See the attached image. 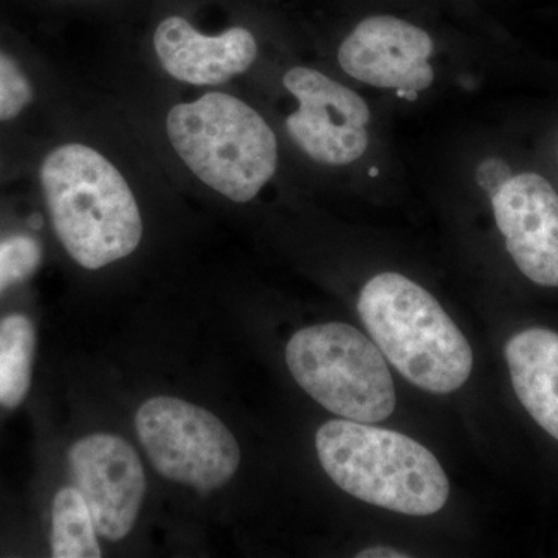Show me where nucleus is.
<instances>
[{
	"mask_svg": "<svg viewBox=\"0 0 558 558\" xmlns=\"http://www.w3.org/2000/svg\"><path fill=\"white\" fill-rule=\"evenodd\" d=\"M36 179L54 236L81 267L102 269L138 248L137 199L100 150L73 142L54 146L40 157Z\"/></svg>",
	"mask_w": 558,
	"mask_h": 558,
	"instance_id": "obj_1",
	"label": "nucleus"
},
{
	"mask_svg": "<svg viewBox=\"0 0 558 558\" xmlns=\"http://www.w3.org/2000/svg\"><path fill=\"white\" fill-rule=\"evenodd\" d=\"M315 449L329 478L369 505L427 517L449 499V478L438 459L402 433L336 418L318 428Z\"/></svg>",
	"mask_w": 558,
	"mask_h": 558,
	"instance_id": "obj_2",
	"label": "nucleus"
},
{
	"mask_svg": "<svg viewBox=\"0 0 558 558\" xmlns=\"http://www.w3.org/2000/svg\"><path fill=\"white\" fill-rule=\"evenodd\" d=\"M357 310L384 357L411 384L449 395L468 381L473 352L438 300L413 279L385 271L363 286Z\"/></svg>",
	"mask_w": 558,
	"mask_h": 558,
	"instance_id": "obj_3",
	"label": "nucleus"
},
{
	"mask_svg": "<svg viewBox=\"0 0 558 558\" xmlns=\"http://www.w3.org/2000/svg\"><path fill=\"white\" fill-rule=\"evenodd\" d=\"M172 148L202 183L236 204L255 199L277 174L278 140L247 102L208 92L168 112Z\"/></svg>",
	"mask_w": 558,
	"mask_h": 558,
	"instance_id": "obj_4",
	"label": "nucleus"
},
{
	"mask_svg": "<svg viewBox=\"0 0 558 558\" xmlns=\"http://www.w3.org/2000/svg\"><path fill=\"white\" fill-rule=\"evenodd\" d=\"M293 379L330 413L377 424L396 409V389L374 341L344 323L299 330L286 348Z\"/></svg>",
	"mask_w": 558,
	"mask_h": 558,
	"instance_id": "obj_5",
	"label": "nucleus"
},
{
	"mask_svg": "<svg viewBox=\"0 0 558 558\" xmlns=\"http://www.w3.org/2000/svg\"><path fill=\"white\" fill-rule=\"evenodd\" d=\"M135 428L154 469L197 490L226 486L241 464L238 440L215 414L178 398L146 400Z\"/></svg>",
	"mask_w": 558,
	"mask_h": 558,
	"instance_id": "obj_6",
	"label": "nucleus"
},
{
	"mask_svg": "<svg viewBox=\"0 0 558 558\" xmlns=\"http://www.w3.org/2000/svg\"><path fill=\"white\" fill-rule=\"evenodd\" d=\"M282 83L299 102L286 120V130L311 160L344 167L365 156L371 109L357 92L304 65L290 69Z\"/></svg>",
	"mask_w": 558,
	"mask_h": 558,
	"instance_id": "obj_7",
	"label": "nucleus"
},
{
	"mask_svg": "<svg viewBox=\"0 0 558 558\" xmlns=\"http://www.w3.org/2000/svg\"><path fill=\"white\" fill-rule=\"evenodd\" d=\"M433 53L435 40L425 28L392 14H373L352 28L337 60L351 78L414 100L435 81Z\"/></svg>",
	"mask_w": 558,
	"mask_h": 558,
	"instance_id": "obj_8",
	"label": "nucleus"
},
{
	"mask_svg": "<svg viewBox=\"0 0 558 558\" xmlns=\"http://www.w3.org/2000/svg\"><path fill=\"white\" fill-rule=\"evenodd\" d=\"M68 465L98 535L110 542L126 537L146 492L145 470L134 447L120 436L95 433L70 447Z\"/></svg>",
	"mask_w": 558,
	"mask_h": 558,
	"instance_id": "obj_9",
	"label": "nucleus"
},
{
	"mask_svg": "<svg viewBox=\"0 0 558 558\" xmlns=\"http://www.w3.org/2000/svg\"><path fill=\"white\" fill-rule=\"evenodd\" d=\"M495 222L521 274L558 288V193L537 172L510 175L490 194Z\"/></svg>",
	"mask_w": 558,
	"mask_h": 558,
	"instance_id": "obj_10",
	"label": "nucleus"
},
{
	"mask_svg": "<svg viewBox=\"0 0 558 558\" xmlns=\"http://www.w3.org/2000/svg\"><path fill=\"white\" fill-rule=\"evenodd\" d=\"M153 43L161 69L191 86H220L247 72L258 58V43L248 28L231 27L208 36L182 16L165 17Z\"/></svg>",
	"mask_w": 558,
	"mask_h": 558,
	"instance_id": "obj_11",
	"label": "nucleus"
},
{
	"mask_svg": "<svg viewBox=\"0 0 558 558\" xmlns=\"http://www.w3.org/2000/svg\"><path fill=\"white\" fill-rule=\"evenodd\" d=\"M505 355L521 405L558 440V333L521 330L506 343Z\"/></svg>",
	"mask_w": 558,
	"mask_h": 558,
	"instance_id": "obj_12",
	"label": "nucleus"
},
{
	"mask_svg": "<svg viewBox=\"0 0 558 558\" xmlns=\"http://www.w3.org/2000/svg\"><path fill=\"white\" fill-rule=\"evenodd\" d=\"M36 325L31 315H0V414L20 409L31 395L35 373Z\"/></svg>",
	"mask_w": 558,
	"mask_h": 558,
	"instance_id": "obj_13",
	"label": "nucleus"
},
{
	"mask_svg": "<svg viewBox=\"0 0 558 558\" xmlns=\"http://www.w3.org/2000/svg\"><path fill=\"white\" fill-rule=\"evenodd\" d=\"M98 532L86 501L73 486L58 488L50 506L49 546L54 558H100Z\"/></svg>",
	"mask_w": 558,
	"mask_h": 558,
	"instance_id": "obj_14",
	"label": "nucleus"
},
{
	"mask_svg": "<svg viewBox=\"0 0 558 558\" xmlns=\"http://www.w3.org/2000/svg\"><path fill=\"white\" fill-rule=\"evenodd\" d=\"M38 76L28 61L11 47L0 44V128L25 121L38 108Z\"/></svg>",
	"mask_w": 558,
	"mask_h": 558,
	"instance_id": "obj_15",
	"label": "nucleus"
},
{
	"mask_svg": "<svg viewBox=\"0 0 558 558\" xmlns=\"http://www.w3.org/2000/svg\"><path fill=\"white\" fill-rule=\"evenodd\" d=\"M35 230L0 233V299L38 274L44 248Z\"/></svg>",
	"mask_w": 558,
	"mask_h": 558,
	"instance_id": "obj_16",
	"label": "nucleus"
},
{
	"mask_svg": "<svg viewBox=\"0 0 558 558\" xmlns=\"http://www.w3.org/2000/svg\"><path fill=\"white\" fill-rule=\"evenodd\" d=\"M510 168L506 161L499 159H488L478 168V182L488 194L495 191L510 178Z\"/></svg>",
	"mask_w": 558,
	"mask_h": 558,
	"instance_id": "obj_17",
	"label": "nucleus"
},
{
	"mask_svg": "<svg viewBox=\"0 0 558 558\" xmlns=\"http://www.w3.org/2000/svg\"><path fill=\"white\" fill-rule=\"evenodd\" d=\"M359 558H407L409 554L400 553L389 546H373V548L360 550Z\"/></svg>",
	"mask_w": 558,
	"mask_h": 558,
	"instance_id": "obj_18",
	"label": "nucleus"
},
{
	"mask_svg": "<svg viewBox=\"0 0 558 558\" xmlns=\"http://www.w3.org/2000/svg\"><path fill=\"white\" fill-rule=\"evenodd\" d=\"M5 154H3V149L0 148V175H2L3 170H5Z\"/></svg>",
	"mask_w": 558,
	"mask_h": 558,
	"instance_id": "obj_19",
	"label": "nucleus"
},
{
	"mask_svg": "<svg viewBox=\"0 0 558 558\" xmlns=\"http://www.w3.org/2000/svg\"><path fill=\"white\" fill-rule=\"evenodd\" d=\"M558 154V153H557Z\"/></svg>",
	"mask_w": 558,
	"mask_h": 558,
	"instance_id": "obj_20",
	"label": "nucleus"
}]
</instances>
